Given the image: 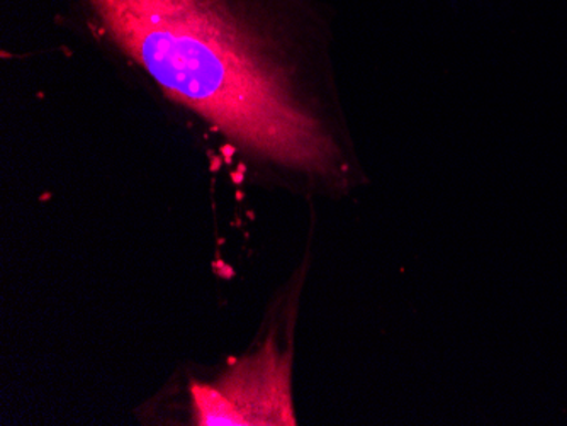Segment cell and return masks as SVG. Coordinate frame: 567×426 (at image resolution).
I'll return each mask as SVG.
<instances>
[{
  "label": "cell",
  "mask_w": 567,
  "mask_h": 426,
  "mask_svg": "<svg viewBox=\"0 0 567 426\" xmlns=\"http://www.w3.org/2000/svg\"><path fill=\"white\" fill-rule=\"evenodd\" d=\"M69 2L234 148L302 183L352 186V152L302 73L309 0Z\"/></svg>",
  "instance_id": "obj_1"
},
{
  "label": "cell",
  "mask_w": 567,
  "mask_h": 426,
  "mask_svg": "<svg viewBox=\"0 0 567 426\" xmlns=\"http://www.w3.org/2000/svg\"><path fill=\"white\" fill-rule=\"evenodd\" d=\"M194 422L200 426H295L292 342L272 332L215 384H194Z\"/></svg>",
  "instance_id": "obj_2"
}]
</instances>
